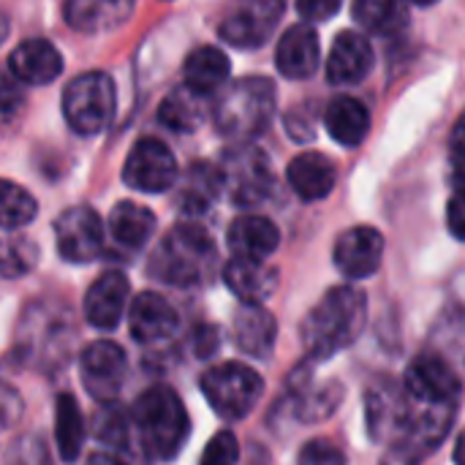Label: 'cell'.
<instances>
[{"label":"cell","instance_id":"6da1fadb","mask_svg":"<svg viewBox=\"0 0 465 465\" xmlns=\"http://www.w3.org/2000/svg\"><path fill=\"white\" fill-rule=\"evenodd\" d=\"M368 316L365 294L354 286H335L330 289L305 316L302 324V343L313 360H330L338 351L349 349Z\"/></svg>","mask_w":465,"mask_h":465},{"label":"cell","instance_id":"7a4b0ae2","mask_svg":"<svg viewBox=\"0 0 465 465\" xmlns=\"http://www.w3.org/2000/svg\"><path fill=\"white\" fill-rule=\"evenodd\" d=\"M131 430L147 460H172L188 441L191 422L174 390L153 387L134 403Z\"/></svg>","mask_w":465,"mask_h":465},{"label":"cell","instance_id":"3957f363","mask_svg":"<svg viewBox=\"0 0 465 465\" xmlns=\"http://www.w3.org/2000/svg\"><path fill=\"white\" fill-rule=\"evenodd\" d=\"M215 272V245L196 223L174 226L153 251L150 275L166 286H202Z\"/></svg>","mask_w":465,"mask_h":465},{"label":"cell","instance_id":"277c9868","mask_svg":"<svg viewBox=\"0 0 465 465\" xmlns=\"http://www.w3.org/2000/svg\"><path fill=\"white\" fill-rule=\"evenodd\" d=\"M275 114V87L270 79L245 76L229 84L215 104V125L223 136L234 142L256 139L267 131Z\"/></svg>","mask_w":465,"mask_h":465},{"label":"cell","instance_id":"5b68a950","mask_svg":"<svg viewBox=\"0 0 465 465\" xmlns=\"http://www.w3.org/2000/svg\"><path fill=\"white\" fill-rule=\"evenodd\" d=\"M262 379L253 368L240 362H223L202 376V392L213 411L226 422L245 420L262 398Z\"/></svg>","mask_w":465,"mask_h":465},{"label":"cell","instance_id":"8992f818","mask_svg":"<svg viewBox=\"0 0 465 465\" xmlns=\"http://www.w3.org/2000/svg\"><path fill=\"white\" fill-rule=\"evenodd\" d=\"M63 114L76 134L82 136L101 134L114 114L112 79L101 71L76 76L63 93Z\"/></svg>","mask_w":465,"mask_h":465},{"label":"cell","instance_id":"52a82bcc","mask_svg":"<svg viewBox=\"0 0 465 465\" xmlns=\"http://www.w3.org/2000/svg\"><path fill=\"white\" fill-rule=\"evenodd\" d=\"M221 172H223L226 193L237 207H256L267 202L272 193L275 174H272L270 158L251 144L232 147L223 155Z\"/></svg>","mask_w":465,"mask_h":465},{"label":"cell","instance_id":"ba28073f","mask_svg":"<svg viewBox=\"0 0 465 465\" xmlns=\"http://www.w3.org/2000/svg\"><path fill=\"white\" fill-rule=\"evenodd\" d=\"M283 8L286 0H229L218 33L232 46L256 49L272 35Z\"/></svg>","mask_w":465,"mask_h":465},{"label":"cell","instance_id":"9c48e42d","mask_svg":"<svg viewBox=\"0 0 465 465\" xmlns=\"http://www.w3.org/2000/svg\"><path fill=\"white\" fill-rule=\"evenodd\" d=\"M123 180L142 193H163L177 183V161L158 139H139L125 158Z\"/></svg>","mask_w":465,"mask_h":465},{"label":"cell","instance_id":"30bf717a","mask_svg":"<svg viewBox=\"0 0 465 465\" xmlns=\"http://www.w3.org/2000/svg\"><path fill=\"white\" fill-rule=\"evenodd\" d=\"M403 390L417 403H428V406H455V401L460 395V379H458L455 368L444 357H439V354H422V357H417L409 365Z\"/></svg>","mask_w":465,"mask_h":465},{"label":"cell","instance_id":"8fae6325","mask_svg":"<svg viewBox=\"0 0 465 465\" xmlns=\"http://www.w3.org/2000/svg\"><path fill=\"white\" fill-rule=\"evenodd\" d=\"M57 251L65 262L87 264L104 248V223L90 207H71L54 223Z\"/></svg>","mask_w":465,"mask_h":465},{"label":"cell","instance_id":"7c38bea8","mask_svg":"<svg viewBox=\"0 0 465 465\" xmlns=\"http://www.w3.org/2000/svg\"><path fill=\"white\" fill-rule=\"evenodd\" d=\"M79 373L84 390L98 403H112L125 379V351L112 341H95L82 351Z\"/></svg>","mask_w":465,"mask_h":465},{"label":"cell","instance_id":"4fadbf2b","mask_svg":"<svg viewBox=\"0 0 465 465\" xmlns=\"http://www.w3.org/2000/svg\"><path fill=\"white\" fill-rule=\"evenodd\" d=\"M332 259L349 281L371 278L384 259V237L373 226H354L338 237Z\"/></svg>","mask_w":465,"mask_h":465},{"label":"cell","instance_id":"5bb4252c","mask_svg":"<svg viewBox=\"0 0 465 465\" xmlns=\"http://www.w3.org/2000/svg\"><path fill=\"white\" fill-rule=\"evenodd\" d=\"M128 327L136 343H161L177 332V311L158 292H142L131 302Z\"/></svg>","mask_w":465,"mask_h":465},{"label":"cell","instance_id":"9a60e30c","mask_svg":"<svg viewBox=\"0 0 465 465\" xmlns=\"http://www.w3.org/2000/svg\"><path fill=\"white\" fill-rule=\"evenodd\" d=\"M128 278L117 270L98 275L84 294V319L95 330H114L128 308Z\"/></svg>","mask_w":465,"mask_h":465},{"label":"cell","instance_id":"2e32d148","mask_svg":"<svg viewBox=\"0 0 465 465\" xmlns=\"http://www.w3.org/2000/svg\"><path fill=\"white\" fill-rule=\"evenodd\" d=\"M319 57H322L319 35L305 22L292 25L283 33V38L278 41V49H275L278 71L286 79H308L319 68Z\"/></svg>","mask_w":465,"mask_h":465},{"label":"cell","instance_id":"e0dca14e","mask_svg":"<svg viewBox=\"0 0 465 465\" xmlns=\"http://www.w3.org/2000/svg\"><path fill=\"white\" fill-rule=\"evenodd\" d=\"M8 71L16 82L22 84H49L60 76L63 71V57L60 52L44 41V38H30L22 41L11 57H8Z\"/></svg>","mask_w":465,"mask_h":465},{"label":"cell","instance_id":"ac0fdd59","mask_svg":"<svg viewBox=\"0 0 465 465\" xmlns=\"http://www.w3.org/2000/svg\"><path fill=\"white\" fill-rule=\"evenodd\" d=\"M136 0H65L63 16L79 33H109L128 22Z\"/></svg>","mask_w":465,"mask_h":465},{"label":"cell","instance_id":"d6986e66","mask_svg":"<svg viewBox=\"0 0 465 465\" xmlns=\"http://www.w3.org/2000/svg\"><path fill=\"white\" fill-rule=\"evenodd\" d=\"M373 68L371 41L360 33H341L327 57V79L332 84H357Z\"/></svg>","mask_w":465,"mask_h":465},{"label":"cell","instance_id":"ffe728a7","mask_svg":"<svg viewBox=\"0 0 465 465\" xmlns=\"http://www.w3.org/2000/svg\"><path fill=\"white\" fill-rule=\"evenodd\" d=\"M226 242H229V251L234 259L264 262L267 256L275 253V248L281 242V232L270 218L240 215L237 221H232V226L226 232Z\"/></svg>","mask_w":465,"mask_h":465},{"label":"cell","instance_id":"44dd1931","mask_svg":"<svg viewBox=\"0 0 465 465\" xmlns=\"http://www.w3.org/2000/svg\"><path fill=\"white\" fill-rule=\"evenodd\" d=\"M221 191H226L221 166L196 161L188 166V172L177 183V207L183 215H202L213 207Z\"/></svg>","mask_w":465,"mask_h":465},{"label":"cell","instance_id":"7402d4cb","mask_svg":"<svg viewBox=\"0 0 465 465\" xmlns=\"http://www.w3.org/2000/svg\"><path fill=\"white\" fill-rule=\"evenodd\" d=\"M232 335L242 354L264 360L275 349L278 324L264 305H242L232 322Z\"/></svg>","mask_w":465,"mask_h":465},{"label":"cell","instance_id":"603a6c76","mask_svg":"<svg viewBox=\"0 0 465 465\" xmlns=\"http://www.w3.org/2000/svg\"><path fill=\"white\" fill-rule=\"evenodd\" d=\"M223 283L242 305H264L278 286V272L264 262L253 259H234L223 270Z\"/></svg>","mask_w":465,"mask_h":465},{"label":"cell","instance_id":"cb8c5ba5","mask_svg":"<svg viewBox=\"0 0 465 465\" xmlns=\"http://www.w3.org/2000/svg\"><path fill=\"white\" fill-rule=\"evenodd\" d=\"M289 185L305 202H319L335 188V163L322 153H302L289 163Z\"/></svg>","mask_w":465,"mask_h":465},{"label":"cell","instance_id":"d4e9b609","mask_svg":"<svg viewBox=\"0 0 465 465\" xmlns=\"http://www.w3.org/2000/svg\"><path fill=\"white\" fill-rule=\"evenodd\" d=\"M210 117V98L191 90L188 84L172 90L158 109L161 125H166L174 134H191Z\"/></svg>","mask_w":465,"mask_h":465},{"label":"cell","instance_id":"484cf974","mask_svg":"<svg viewBox=\"0 0 465 465\" xmlns=\"http://www.w3.org/2000/svg\"><path fill=\"white\" fill-rule=\"evenodd\" d=\"M155 232V215L136 204V202H120L109 213V237L114 245L125 251H139L150 242Z\"/></svg>","mask_w":465,"mask_h":465},{"label":"cell","instance_id":"4316f807","mask_svg":"<svg viewBox=\"0 0 465 465\" xmlns=\"http://www.w3.org/2000/svg\"><path fill=\"white\" fill-rule=\"evenodd\" d=\"M324 123L330 136L343 144V147H357L362 144V139L368 136L371 128V114L362 106V101L349 98V95H338L330 101L327 112H324Z\"/></svg>","mask_w":465,"mask_h":465},{"label":"cell","instance_id":"83f0119b","mask_svg":"<svg viewBox=\"0 0 465 465\" xmlns=\"http://www.w3.org/2000/svg\"><path fill=\"white\" fill-rule=\"evenodd\" d=\"M185 84L207 98H213L229 79V57L218 46H199L188 54L183 65Z\"/></svg>","mask_w":465,"mask_h":465},{"label":"cell","instance_id":"f1b7e54d","mask_svg":"<svg viewBox=\"0 0 465 465\" xmlns=\"http://www.w3.org/2000/svg\"><path fill=\"white\" fill-rule=\"evenodd\" d=\"M343 398L341 384L330 381L324 387H311L302 379L292 381V401H294V417L302 422H319L327 420Z\"/></svg>","mask_w":465,"mask_h":465},{"label":"cell","instance_id":"f546056e","mask_svg":"<svg viewBox=\"0 0 465 465\" xmlns=\"http://www.w3.org/2000/svg\"><path fill=\"white\" fill-rule=\"evenodd\" d=\"M54 439H57V450L60 458L65 463H74L82 452L84 444V417L76 406V401L71 395H60L57 398V409H54Z\"/></svg>","mask_w":465,"mask_h":465},{"label":"cell","instance_id":"4dcf8cb0","mask_svg":"<svg viewBox=\"0 0 465 465\" xmlns=\"http://www.w3.org/2000/svg\"><path fill=\"white\" fill-rule=\"evenodd\" d=\"M351 14L365 30L373 33H390L403 22V11L398 0H354Z\"/></svg>","mask_w":465,"mask_h":465},{"label":"cell","instance_id":"1f68e13d","mask_svg":"<svg viewBox=\"0 0 465 465\" xmlns=\"http://www.w3.org/2000/svg\"><path fill=\"white\" fill-rule=\"evenodd\" d=\"M35 213H38L35 199L25 188H19V185L5 180L3 183V226L8 232L22 229V226H27L35 218Z\"/></svg>","mask_w":465,"mask_h":465},{"label":"cell","instance_id":"d6a6232c","mask_svg":"<svg viewBox=\"0 0 465 465\" xmlns=\"http://www.w3.org/2000/svg\"><path fill=\"white\" fill-rule=\"evenodd\" d=\"M95 436L112 450H123L131 436V414H123L109 403V409L98 411L95 417Z\"/></svg>","mask_w":465,"mask_h":465},{"label":"cell","instance_id":"836d02e7","mask_svg":"<svg viewBox=\"0 0 465 465\" xmlns=\"http://www.w3.org/2000/svg\"><path fill=\"white\" fill-rule=\"evenodd\" d=\"M35 256H38V251H35V245L30 240L19 237V240L8 242L5 256H3V272H5V278L25 275L35 264Z\"/></svg>","mask_w":465,"mask_h":465},{"label":"cell","instance_id":"e575fe53","mask_svg":"<svg viewBox=\"0 0 465 465\" xmlns=\"http://www.w3.org/2000/svg\"><path fill=\"white\" fill-rule=\"evenodd\" d=\"M237 460H240V444L229 430H223L210 439L199 465H237Z\"/></svg>","mask_w":465,"mask_h":465},{"label":"cell","instance_id":"d590c367","mask_svg":"<svg viewBox=\"0 0 465 465\" xmlns=\"http://www.w3.org/2000/svg\"><path fill=\"white\" fill-rule=\"evenodd\" d=\"M297 465H346V458H343V452L332 441L316 439V441H308L300 450Z\"/></svg>","mask_w":465,"mask_h":465},{"label":"cell","instance_id":"8d00e7d4","mask_svg":"<svg viewBox=\"0 0 465 465\" xmlns=\"http://www.w3.org/2000/svg\"><path fill=\"white\" fill-rule=\"evenodd\" d=\"M8 465H49L46 450L38 439H16L14 447L8 450Z\"/></svg>","mask_w":465,"mask_h":465},{"label":"cell","instance_id":"74e56055","mask_svg":"<svg viewBox=\"0 0 465 465\" xmlns=\"http://www.w3.org/2000/svg\"><path fill=\"white\" fill-rule=\"evenodd\" d=\"M341 3L343 0H297V8L302 14V19H311V22H322V19H330L341 11Z\"/></svg>","mask_w":465,"mask_h":465},{"label":"cell","instance_id":"f35d334b","mask_svg":"<svg viewBox=\"0 0 465 465\" xmlns=\"http://www.w3.org/2000/svg\"><path fill=\"white\" fill-rule=\"evenodd\" d=\"M447 223H450V232H452L458 240H463L465 242V191H458V193L450 199Z\"/></svg>","mask_w":465,"mask_h":465},{"label":"cell","instance_id":"ab89813d","mask_svg":"<svg viewBox=\"0 0 465 465\" xmlns=\"http://www.w3.org/2000/svg\"><path fill=\"white\" fill-rule=\"evenodd\" d=\"M218 332L213 330V327H202L199 330V335H196V341H193V346H196V354H202V357H207V354H213L215 349H218Z\"/></svg>","mask_w":465,"mask_h":465},{"label":"cell","instance_id":"60d3db41","mask_svg":"<svg viewBox=\"0 0 465 465\" xmlns=\"http://www.w3.org/2000/svg\"><path fill=\"white\" fill-rule=\"evenodd\" d=\"M452 153L455 155H465V114L458 120V125L452 131Z\"/></svg>","mask_w":465,"mask_h":465},{"label":"cell","instance_id":"b9f144b4","mask_svg":"<svg viewBox=\"0 0 465 465\" xmlns=\"http://www.w3.org/2000/svg\"><path fill=\"white\" fill-rule=\"evenodd\" d=\"M87 465H123L120 458H114V455H109V452H98V455H93Z\"/></svg>","mask_w":465,"mask_h":465},{"label":"cell","instance_id":"7bdbcfd3","mask_svg":"<svg viewBox=\"0 0 465 465\" xmlns=\"http://www.w3.org/2000/svg\"><path fill=\"white\" fill-rule=\"evenodd\" d=\"M455 183L465 191V155H455Z\"/></svg>","mask_w":465,"mask_h":465},{"label":"cell","instance_id":"ee69618b","mask_svg":"<svg viewBox=\"0 0 465 465\" xmlns=\"http://www.w3.org/2000/svg\"><path fill=\"white\" fill-rule=\"evenodd\" d=\"M455 463L465 465V430L460 433V439H458V447H455Z\"/></svg>","mask_w":465,"mask_h":465},{"label":"cell","instance_id":"f6af8a7d","mask_svg":"<svg viewBox=\"0 0 465 465\" xmlns=\"http://www.w3.org/2000/svg\"><path fill=\"white\" fill-rule=\"evenodd\" d=\"M409 3H414V5H430V3H436V0H409Z\"/></svg>","mask_w":465,"mask_h":465}]
</instances>
